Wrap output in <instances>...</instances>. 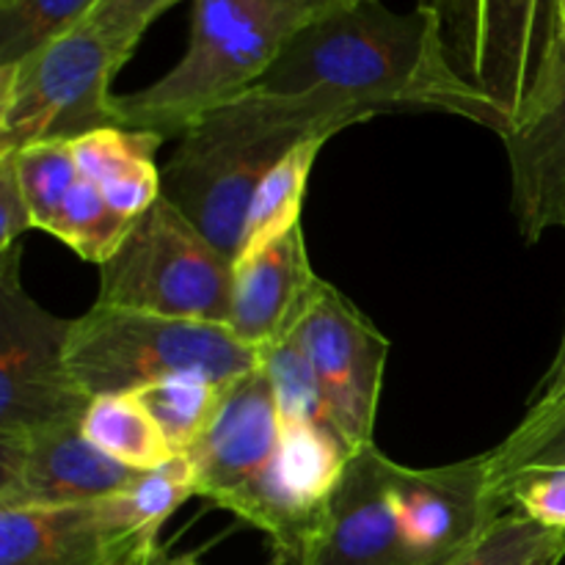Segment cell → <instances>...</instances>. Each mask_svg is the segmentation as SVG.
<instances>
[{
	"label": "cell",
	"instance_id": "6da1fadb",
	"mask_svg": "<svg viewBox=\"0 0 565 565\" xmlns=\"http://www.w3.org/2000/svg\"><path fill=\"white\" fill-rule=\"evenodd\" d=\"M254 88L309 99L348 127L395 110H441L502 132L497 110L450 70L434 17L417 6L406 14L384 0L315 11Z\"/></svg>",
	"mask_w": 565,
	"mask_h": 565
},
{
	"label": "cell",
	"instance_id": "7a4b0ae2",
	"mask_svg": "<svg viewBox=\"0 0 565 565\" xmlns=\"http://www.w3.org/2000/svg\"><path fill=\"white\" fill-rule=\"evenodd\" d=\"M505 511L489 452L417 469L370 441L348 458L298 565H452Z\"/></svg>",
	"mask_w": 565,
	"mask_h": 565
},
{
	"label": "cell",
	"instance_id": "3957f363",
	"mask_svg": "<svg viewBox=\"0 0 565 565\" xmlns=\"http://www.w3.org/2000/svg\"><path fill=\"white\" fill-rule=\"evenodd\" d=\"M318 110L257 88L204 116L180 138L174 158L160 169L163 196L237 263L248 207L259 182L312 136H337Z\"/></svg>",
	"mask_w": 565,
	"mask_h": 565
},
{
	"label": "cell",
	"instance_id": "277c9868",
	"mask_svg": "<svg viewBox=\"0 0 565 565\" xmlns=\"http://www.w3.org/2000/svg\"><path fill=\"white\" fill-rule=\"evenodd\" d=\"M312 14L309 0H193L185 55L141 92L119 94V125L182 138L252 92Z\"/></svg>",
	"mask_w": 565,
	"mask_h": 565
},
{
	"label": "cell",
	"instance_id": "5b68a950",
	"mask_svg": "<svg viewBox=\"0 0 565 565\" xmlns=\"http://www.w3.org/2000/svg\"><path fill=\"white\" fill-rule=\"evenodd\" d=\"M66 362L92 401L182 379L232 384L263 359L230 326L94 303L72 320Z\"/></svg>",
	"mask_w": 565,
	"mask_h": 565
},
{
	"label": "cell",
	"instance_id": "8992f818",
	"mask_svg": "<svg viewBox=\"0 0 565 565\" xmlns=\"http://www.w3.org/2000/svg\"><path fill=\"white\" fill-rule=\"evenodd\" d=\"M417 9L434 17L447 64L497 110L502 132L527 119L561 77V0H417Z\"/></svg>",
	"mask_w": 565,
	"mask_h": 565
},
{
	"label": "cell",
	"instance_id": "52a82bcc",
	"mask_svg": "<svg viewBox=\"0 0 565 565\" xmlns=\"http://www.w3.org/2000/svg\"><path fill=\"white\" fill-rule=\"evenodd\" d=\"M235 263L160 196L99 265L97 303L230 326Z\"/></svg>",
	"mask_w": 565,
	"mask_h": 565
},
{
	"label": "cell",
	"instance_id": "ba28073f",
	"mask_svg": "<svg viewBox=\"0 0 565 565\" xmlns=\"http://www.w3.org/2000/svg\"><path fill=\"white\" fill-rule=\"evenodd\" d=\"M121 61L88 22L11 66H0V152L75 141L121 127L114 77Z\"/></svg>",
	"mask_w": 565,
	"mask_h": 565
},
{
	"label": "cell",
	"instance_id": "9c48e42d",
	"mask_svg": "<svg viewBox=\"0 0 565 565\" xmlns=\"http://www.w3.org/2000/svg\"><path fill=\"white\" fill-rule=\"evenodd\" d=\"M70 329L22 287V246L0 254V436L83 419L92 401L70 373Z\"/></svg>",
	"mask_w": 565,
	"mask_h": 565
},
{
	"label": "cell",
	"instance_id": "30bf717a",
	"mask_svg": "<svg viewBox=\"0 0 565 565\" xmlns=\"http://www.w3.org/2000/svg\"><path fill=\"white\" fill-rule=\"evenodd\" d=\"M281 417L265 364L226 386L224 403L207 434L185 452L196 497L270 539L276 530V463Z\"/></svg>",
	"mask_w": 565,
	"mask_h": 565
},
{
	"label": "cell",
	"instance_id": "8fae6325",
	"mask_svg": "<svg viewBox=\"0 0 565 565\" xmlns=\"http://www.w3.org/2000/svg\"><path fill=\"white\" fill-rule=\"evenodd\" d=\"M326 417L348 450L370 445L384 386L390 340L331 281L320 279L298 323Z\"/></svg>",
	"mask_w": 565,
	"mask_h": 565
},
{
	"label": "cell",
	"instance_id": "7c38bea8",
	"mask_svg": "<svg viewBox=\"0 0 565 565\" xmlns=\"http://www.w3.org/2000/svg\"><path fill=\"white\" fill-rule=\"evenodd\" d=\"M143 472L105 456L81 423L0 436V508H55L108 500Z\"/></svg>",
	"mask_w": 565,
	"mask_h": 565
},
{
	"label": "cell",
	"instance_id": "4fadbf2b",
	"mask_svg": "<svg viewBox=\"0 0 565 565\" xmlns=\"http://www.w3.org/2000/svg\"><path fill=\"white\" fill-rule=\"evenodd\" d=\"M143 541L119 497L55 508H0V565H116Z\"/></svg>",
	"mask_w": 565,
	"mask_h": 565
},
{
	"label": "cell",
	"instance_id": "5bb4252c",
	"mask_svg": "<svg viewBox=\"0 0 565 565\" xmlns=\"http://www.w3.org/2000/svg\"><path fill=\"white\" fill-rule=\"evenodd\" d=\"M318 281L303 230L296 226L263 252L235 263L230 329L263 353L301 323Z\"/></svg>",
	"mask_w": 565,
	"mask_h": 565
},
{
	"label": "cell",
	"instance_id": "9a60e30c",
	"mask_svg": "<svg viewBox=\"0 0 565 565\" xmlns=\"http://www.w3.org/2000/svg\"><path fill=\"white\" fill-rule=\"evenodd\" d=\"M500 138L511 166V207L524 241L539 243L552 226L565 230V66L544 103Z\"/></svg>",
	"mask_w": 565,
	"mask_h": 565
},
{
	"label": "cell",
	"instance_id": "2e32d148",
	"mask_svg": "<svg viewBox=\"0 0 565 565\" xmlns=\"http://www.w3.org/2000/svg\"><path fill=\"white\" fill-rule=\"evenodd\" d=\"M163 138L130 127H103L72 141L81 174L127 221H136L163 196L154 152Z\"/></svg>",
	"mask_w": 565,
	"mask_h": 565
},
{
	"label": "cell",
	"instance_id": "e0dca14e",
	"mask_svg": "<svg viewBox=\"0 0 565 565\" xmlns=\"http://www.w3.org/2000/svg\"><path fill=\"white\" fill-rule=\"evenodd\" d=\"M81 430L105 456L138 472H152L177 458L138 392L92 397Z\"/></svg>",
	"mask_w": 565,
	"mask_h": 565
},
{
	"label": "cell",
	"instance_id": "ac0fdd59",
	"mask_svg": "<svg viewBox=\"0 0 565 565\" xmlns=\"http://www.w3.org/2000/svg\"><path fill=\"white\" fill-rule=\"evenodd\" d=\"M329 138L331 136L303 138L265 174L257 193H254L252 207H248L246 232H243V246L237 259L263 252L265 246L301 226L309 174H312L315 160H318L320 149L326 147Z\"/></svg>",
	"mask_w": 565,
	"mask_h": 565
},
{
	"label": "cell",
	"instance_id": "d6986e66",
	"mask_svg": "<svg viewBox=\"0 0 565 565\" xmlns=\"http://www.w3.org/2000/svg\"><path fill=\"white\" fill-rule=\"evenodd\" d=\"M99 0H0V66H11L92 17Z\"/></svg>",
	"mask_w": 565,
	"mask_h": 565
},
{
	"label": "cell",
	"instance_id": "ffe728a7",
	"mask_svg": "<svg viewBox=\"0 0 565 565\" xmlns=\"http://www.w3.org/2000/svg\"><path fill=\"white\" fill-rule=\"evenodd\" d=\"M226 386L230 384L182 379L149 386V390L138 392V395H141L149 414L158 419L171 450L177 456H185L213 425L215 414H218L221 403H224Z\"/></svg>",
	"mask_w": 565,
	"mask_h": 565
},
{
	"label": "cell",
	"instance_id": "44dd1931",
	"mask_svg": "<svg viewBox=\"0 0 565 565\" xmlns=\"http://www.w3.org/2000/svg\"><path fill=\"white\" fill-rule=\"evenodd\" d=\"M565 533L533 522L516 508H508L483 539L452 565H561Z\"/></svg>",
	"mask_w": 565,
	"mask_h": 565
},
{
	"label": "cell",
	"instance_id": "7402d4cb",
	"mask_svg": "<svg viewBox=\"0 0 565 565\" xmlns=\"http://www.w3.org/2000/svg\"><path fill=\"white\" fill-rule=\"evenodd\" d=\"M9 154L14 158L17 177H20L22 193H25V202L33 215V226L44 232L81 177L72 141L33 143V147Z\"/></svg>",
	"mask_w": 565,
	"mask_h": 565
},
{
	"label": "cell",
	"instance_id": "603a6c76",
	"mask_svg": "<svg viewBox=\"0 0 565 565\" xmlns=\"http://www.w3.org/2000/svg\"><path fill=\"white\" fill-rule=\"evenodd\" d=\"M489 463L497 494L508 478L524 469L565 467V414L533 430L513 428L508 439L489 450Z\"/></svg>",
	"mask_w": 565,
	"mask_h": 565
},
{
	"label": "cell",
	"instance_id": "cb8c5ba5",
	"mask_svg": "<svg viewBox=\"0 0 565 565\" xmlns=\"http://www.w3.org/2000/svg\"><path fill=\"white\" fill-rule=\"evenodd\" d=\"M500 497L533 522L565 533V467L516 472L500 486Z\"/></svg>",
	"mask_w": 565,
	"mask_h": 565
},
{
	"label": "cell",
	"instance_id": "d4e9b609",
	"mask_svg": "<svg viewBox=\"0 0 565 565\" xmlns=\"http://www.w3.org/2000/svg\"><path fill=\"white\" fill-rule=\"evenodd\" d=\"M177 3L180 0H99L86 22L108 42L116 58L127 64L149 25Z\"/></svg>",
	"mask_w": 565,
	"mask_h": 565
},
{
	"label": "cell",
	"instance_id": "484cf974",
	"mask_svg": "<svg viewBox=\"0 0 565 565\" xmlns=\"http://www.w3.org/2000/svg\"><path fill=\"white\" fill-rule=\"evenodd\" d=\"M31 230L36 226H33L20 177H17L14 158L9 152H0V254L22 246V237Z\"/></svg>",
	"mask_w": 565,
	"mask_h": 565
},
{
	"label": "cell",
	"instance_id": "4316f807",
	"mask_svg": "<svg viewBox=\"0 0 565 565\" xmlns=\"http://www.w3.org/2000/svg\"><path fill=\"white\" fill-rule=\"evenodd\" d=\"M561 414H565V386L561 392H555L552 397H544V401H533L530 403L527 414H524L522 423L516 425V430H533L541 428V425L552 423L557 419Z\"/></svg>",
	"mask_w": 565,
	"mask_h": 565
},
{
	"label": "cell",
	"instance_id": "83f0119b",
	"mask_svg": "<svg viewBox=\"0 0 565 565\" xmlns=\"http://www.w3.org/2000/svg\"><path fill=\"white\" fill-rule=\"evenodd\" d=\"M565 386V320H563V334H561V345H557L555 359H552L550 370H546L544 381L535 390L533 401H544V397H552L555 392H561Z\"/></svg>",
	"mask_w": 565,
	"mask_h": 565
},
{
	"label": "cell",
	"instance_id": "f1b7e54d",
	"mask_svg": "<svg viewBox=\"0 0 565 565\" xmlns=\"http://www.w3.org/2000/svg\"><path fill=\"white\" fill-rule=\"evenodd\" d=\"M160 557H163V546L160 541H143L136 550L127 552L116 565H158Z\"/></svg>",
	"mask_w": 565,
	"mask_h": 565
},
{
	"label": "cell",
	"instance_id": "f546056e",
	"mask_svg": "<svg viewBox=\"0 0 565 565\" xmlns=\"http://www.w3.org/2000/svg\"><path fill=\"white\" fill-rule=\"evenodd\" d=\"M158 565H199V552H185V555H166L163 552Z\"/></svg>",
	"mask_w": 565,
	"mask_h": 565
},
{
	"label": "cell",
	"instance_id": "4dcf8cb0",
	"mask_svg": "<svg viewBox=\"0 0 565 565\" xmlns=\"http://www.w3.org/2000/svg\"><path fill=\"white\" fill-rule=\"evenodd\" d=\"M351 3H367V0H309L315 11H323V9H334V6H351Z\"/></svg>",
	"mask_w": 565,
	"mask_h": 565
},
{
	"label": "cell",
	"instance_id": "1f68e13d",
	"mask_svg": "<svg viewBox=\"0 0 565 565\" xmlns=\"http://www.w3.org/2000/svg\"><path fill=\"white\" fill-rule=\"evenodd\" d=\"M561 31H563V44H565V0H561Z\"/></svg>",
	"mask_w": 565,
	"mask_h": 565
}]
</instances>
